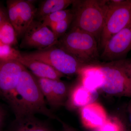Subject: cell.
Here are the masks:
<instances>
[{
    "instance_id": "cell-13",
    "label": "cell",
    "mask_w": 131,
    "mask_h": 131,
    "mask_svg": "<svg viewBox=\"0 0 131 131\" xmlns=\"http://www.w3.org/2000/svg\"><path fill=\"white\" fill-rule=\"evenodd\" d=\"M16 60L30 71L37 78L60 80L65 76L47 64L25 57L22 56L21 52Z\"/></svg>"
},
{
    "instance_id": "cell-19",
    "label": "cell",
    "mask_w": 131,
    "mask_h": 131,
    "mask_svg": "<svg viewBox=\"0 0 131 131\" xmlns=\"http://www.w3.org/2000/svg\"><path fill=\"white\" fill-rule=\"evenodd\" d=\"M73 16L71 9H65L53 13L46 16L42 21L43 24L50 28L54 24Z\"/></svg>"
},
{
    "instance_id": "cell-15",
    "label": "cell",
    "mask_w": 131,
    "mask_h": 131,
    "mask_svg": "<svg viewBox=\"0 0 131 131\" xmlns=\"http://www.w3.org/2000/svg\"><path fill=\"white\" fill-rule=\"evenodd\" d=\"M97 64L87 66L79 74L81 78V84L89 90L101 89L104 82L103 74Z\"/></svg>"
},
{
    "instance_id": "cell-12",
    "label": "cell",
    "mask_w": 131,
    "mask_h": 131,
    "mask_svg": "<svg viewBox=\"0 0 131 131\" xmlns=\"http://www.w3.org/2000/svg\"><path fill=\"white\" fill-rule=\"evenodd\" d=\"M80 115L83 126L94 130L102 126L108 118L104 107L96 102L81 108Z\"/></svg>"
},
{
    "instance_id": "cell-7",
    "label": "cell",
    "mask_w": 131,
    "mask_h": 131,
    "mask_svg": "<svg viewBox=\"0 0 131 131\" xmlns=\"http://www.w3.org/2000/svg\"><path fill=\"white\" fill-rule=\"evenodd\" d=\"M35 1L8 0L7 9L9 21L14 28L18 40L21 38L35 19L37 8Z\"/></svg>"
},
{
    "instance_id": "cell-17",
    "label": "cell",
    "mask_w": 131,
    "mask_h": 131,
    "mask_svg": "<svg viewBox=\"0 0 131 131\" xmlns=\"http://www.w3.org/2000/svg\"><path fill=\"white\" fill-rule=\"evenodd\" d=\"M11 131H53L46 123L31 116L15 119Z\"/></svg>"
},
{
    "instance_id": "cell-22",
    "label": "cell",
    "mask_w": 131,
    "mask_h": 131,
    "mask_svg": "<svg viewBox=\"0 0 131 131\" xmlns=\"http://www.w3.org/2000/svg\"><path fill=\"white\" fill-rule=\"evenodd\" d=\"M73 16L63 20L51 26V29L57 38H60L67 32L73 21Z\"/></svg>"
},
{
    "instance_id": "cell-27",
    "label": "cell",
    "mask_w": 131,
    "mask_h": 131,
    "mask_svg": "<svg viewBox=\"0 0 131 131\" xmlns=\"http://www.w3.org/2000/svg\"><path fill=\"white\" fill-rule=\"evenodd\" d=\"M127 71L131 77V62H129L127 67Z\"/></svg>"
},
{
    "instance_id": "cell-4",
    "label": "cell",
    "mask_w": 131,
    "mask_h": 131,
    "mask_svg": "<svg viewBox=\"0 0 131 131\" xmlns=\"http://www.w3.org/2000/svg\"><path fill=\"white\" fill-rule=\"evenodd\" d=\"M129 62L122 59L97 64L104 77L101 89L104 93L131 98V77L127 69Z\"/></svg>"
},
{
    "instance_id": "cell-28",
    "label": "cell",
    "mask_w": 131,
    "mask_h": 131,
    "mask_svg": "<svg viewBox=\"0 0 131 131\" xmlns=\"http://www.w3.org/2000/svg\"><path fill=\"white\" fill-rule=\"evenodd\" d=\"M129 131V130H126V129H125V130H124V131Z\"/></svg>"
},
{
    "instance_id": "cell-1",
    "label": "cell",
    "mask_w": 131,
    "mask_h": 131,
    "mask_svg": "<svg viewBox=\"0 0 131 131\" xmlns=\"http://www.w3.org/2000/svg\"><path fill=\"white\" fill-rule=\"evenodd\" d=\"M47 106L37 78L25 67L20 76L10 106L15 119L41 114L58 120Z\"/></svg>"
},
{
    "instance_id": "cell-16",
    "label": "cell",
    "mask_w": 131,
    "mask_h": 131,
    "mask_svg": "<svg viewBox=\"0 0 131 131\" xmlns=\"http://www.w3.org/2000/svg\"><path fill=\"white\" fill-rule=\"evenodd\" d=\"M74 0H45L40 2L37 8L34 19L42 22L44 19L53 13L66 9L72 5Z\"/></svg>"
},
{
    "instance_id": "cell-26",
    "label": "cell",
    "mask_w": 131,
    "mask_h": 131,
    "mask_svg": "<svg viewBox=\"0 0 131 131\" xmlns=\"http://www.w3.org/2000/svg\"><path fill=\"white\" fill-rule=\"evenodd\" d=\"M128 113L129 114V122L131 125V101L129 103L128 106Z\"/></svg>"
},
{
    "instance_id": "cell-2",
    "label": "cell",
    "mask_w": 131,
    "mask_h": 131,
    "mask_svg": "<svg viewBox=\"0 0 131 131\" xmlns=\"http://www.w3.org/2000/svg\"><path fill=\"white\" fill-rule=\"evenodd\" d=\"M109 1L74 0L71 27L93 35L100 42Z\"/></svg>"
},
{
    "instance_id": "cell-23",
    "label": "cell",
    "mask_w": 131,
    "mask_h": 131,
    "mask_svg": "<svg viewBox=\"0 0 131 131\" xmlns=\"http://www.w3.org/2000/svg\"><path fill=\"white\" fill-rule=\"evenodd\" d=\"M6 22H10L7 9L0 2V25Z\"/></svg>"
},
{
    "instance_id": "cell-5",
    "label": "cell",
    "mask_w": 131,
    "mask_h": 131,
    "mask_svg": "<svg viewBox=\"0 0 131 131\" xmlns=\"http://www.w3.org/2000/svg\"><path fill=\"white\" fill-rule=\"evenodd\" d=\"M21 53L25 57L41 61L50 66L64 75H79L84 68L91 65L84 63L56 45L44 50Z\"/></svg>"
},
{
    "instance_id": "cell-11",
    "label": "cell",
    "mask_w": 131,
    "mask_h": 131,
    "mask_svg": "<svg viewBox=\"0 0 131 131\" xmlns=\"http://www.w3.org/2000/svg\"><path fill=\"white\" fill-rule=\"evenodd\" d=\"M36 78L49 107L56 109L66 104L71 89L66 83L61 80Z\"/></svg>"
},
{
    "instance_id": "cell-6",
    "label": "cell",
    "mask_w": 131,
    "mask_h": 131,
    "mask_svg": "<svg viewBox=\"0 0 131 131\" xmlns=\"http://www.w3.org/2000/svg\"><path fill=\"white\" fill-rule=\"evenodd\" d=\"M131 20V0L109 1L100 42L103 49L108 41Z\"/></svg>"
},
{
    "instance_id": "cell-9",
    "label": "cell",
    "mask_w": 131,
    "mask_h": 131,
    "mask_svg": "<svg viewBox=\"0 0 131 131\" xmlns=\"http://www.w3.org/2000/svg\"><path fill=\"white\" fill-rule=\"evenodd\" d=\"M25 68L17 60H0V98L9 107L20 76Z\"/></svg>"
},
{
    "instance_id": "cell-20",
    "label": "cell",
    "mask_w": 131,
    "mask_h": 131,
    "mask_svg": "<svg viewBox=\"0 0 131 131\" xmlns=\"http://www.w3.org/2000/svg\"><path fill=\"white\" fill-rule=\"evenodd\" d=\"M122 121L117 117L108 118L95 131H123L125 129Z\"/></svg>"
},
{
    "instance_id": "cell-18",
    "label": "cell",
    "mask_w": 131,
    "mask_h": 131,
    "mask_svg": "<svg viewBox=\"0 0 131 131\" xmlns=\"http://www.w3.org/2000/svg\"><path fill=\"white\" fill-rule=\"evenodd\" d=\"M18 40L16 33L10 22L0 25V42L12 46L18 43Z\"/></svg>"
},
{
    "instance_id": "cell-24",
    "label": "cell",
    "mask_w": 131,
    "mask_h": 131,
    "mask_svg": "<svg viewBox=\"0 0 131 131\" xmlns=\"http://www.w3.org/2000/svg\"><path fill=\"white\" fill-rule=\"evenodd\" d=\"M6 116V113L5 110L0 106V131H2V129L4 125Z\"/></svg>"
},
{
    "instance_id": "cell-25",
    "label": "cell",
    "mask_w": 131,
    "mask_h": 131,
    "mask_svg": "<svg viewBox=\"0 0 131 131\" xmlns=\"http://www.w3.org/2000/svg\"><path fill=\"white\" fill-rule=\"evenodd\" d=\"M58 120L60 121L62 123V131H77L75 129L73 128V127L68 125L67 124L64 123V122H62V121H61V120L59 119Z\"/></svg>"
},
{
    "instance_id": "cell-21",
    "label": "cell",
    "mask_w": 131,
    "mask_h": 131,
    "mask_svg": "<svg viewBox=\"0 0 131 131\" xmlns=\"http://www.w3.org/2000/svg\"><path fill=\"white\" fill-rule=\"evenodd\" d=\"M20 54L12 46L0 42V60H16Z\"/></svg>"
},
{
    "instance_id": "cell-3",
    "label": "cell",
    "mask_w": 131,
    "mask_h": 131,
    "mask_svg": "<svg viewBox=\"0 0 131 131\" xmlns=\"http://www.w3.org/2000/svg\"><path fill=\"white\" fill-rule=\"evenodd\" d=\"M70 30L59 39L56 46L87 64L99 63L98 41L93 35L77 28Z\"/></svg>"
},
{
    "instance_id": "cell-10",
    "label": "cell",
    "mask_w": 131,
    "mask_h": 131,
    "mask_svg": "<svg viewBox=\"0 0 131 131\" xmlns=\"http://www.w3.org/2000/svg\"><path fill=\"white\" fill-rule=\"evenodd\" d=\"M103 49L101 57L105 61L124 59L131 50V20L110 39Z\"/></svg>"
},
{
    "instance_id": "cell-8",
    "label": "cell",
    "mask_w": 131,
    "mask_h": 131,
    "mask_svg": "<svg viewBox=\"0 0 131 131\" xmlns=\"http://www.w3.org/2000/svg\"><path fill=\"white\" fill-rule=\"evenodd\" d=\"M58 39L49 27L34 19L21 38L20 48L42 50L56 45Z\"/></svg>"
},
{
    "instance_id": "cell-14",
    "label": "cell",
    "mask_w": 131,
    "mask_h": 131,
    "mask_svg": "<svg viewBox=\"0 0 131 131\" xmlns=\"http://www.w3.org/2000/svg\"><path fill=\"white\" fill-rule=\"evenodd\" d=\"M98 96L97 90H89L80 84L70 89L66 104L69 108H81L95 102Z\"/></svg>"
}]
</instances>
